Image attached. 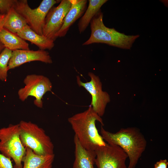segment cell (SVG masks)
<instances>
[{"mask_svg":"<svg viewBox=\"0 0 168 168\" xmlns=\"http://www.w3.org/2000/svg\"><path fill=\"white\" fill-rule=\"evenodd\" d=\"M100 133L108 144L117 145L126 152L129 161L127 168H135L147 145V141L140 130L136 127H128L113 133L106 130L101 126Z\"/></svg>","mask_w":168,"mask_h":168,"instance_id":"6da1fadb","label":"cell"},{"mask_svg":"<svg viewBox=\"0 0 168 168\" xmlns=\"http://www.w3.org/2000/svg\"><path fill=\"white\" fill-rule=\"evenodd\" d=\"M68 121L79 142L86 149L95 151L98 147L107 144L99 133L96 125L97 121L104 126L103 120L91 106L69 117Z\"/></svg>","mask_w":168,"mask_h":168,"instance_id":"7a4b0ae2","label":"cell"},{"mask_svg":"<svg viewBox=\"0 0 168 168\" xmlns=\"http://www.w3.org/2000/svg\"><path fill=\"white\" fill-rule=\"evenodd\" d=\"M103 15L100 10L91 21V34L89 39L82 45L101 43L119 48L130 49L140 35H127L114 28L106 27L103 22Z\"/></svg>","mask_w":168,"mask_h":168,"instance_id":"3957f363","label":"cell"},{"mask_svg":"<svg viewBox=\"0 0 168 168\" xmlns=\"http://www.w3.org/2000/svg\"><path fill=\"white\" fill-rule=\"evenodd\" d=\"M20 138L23 145L40 155L54 153V145L45 131L30 121H21L19 124Z\"/></svg>","mask_w":168,"mask_h":168,"instance_id":"277c9868","label":"cell"},{"mask_svg":"<svg viewBox=\"0 0 168 168\" xmlns=\"http://www.w3.org/2000/svg\"><path fill=\"white\" fill-rule=\"evenodd\" d=\"M0 152L13 160L14 168H22L26 148L20 139L19 124L0 128Z\"/></svg>","mask_w":168,"mask_h":168,"instance_id":"5b68a950","label":"cell"},{"mask_svg":"<svg viewBox=\"0 0 168 168\" xmlns=\"http://www.w3.org/2000/svg\"><path fill=\"white\" fill-rule=\"evenodd\" d=\"M60 0H43L35 9L31 8L27 0H16L13 8L26 21L27 25L38 34L43 35V28L46 16L54 5Z\"/></svg>","mask_w":168,"mask_h":168,"instance_id":"8992f818","label":"cell"},{"mask_svg":"<svg viewBox=\"0 0 168 168\" xmlns=\"http://www.w3.org/2000/svg\"><path fill=\"white\" fill-rule=\"evenodd\" d=\"M23 82L25 86L20 89L18 92L19 99L24 101L29 96L34 97L35 98L34 104L42 108L43 96L52 89V85L49 79L43 75L30 74L26 77Z\"/></svg>","mask_w":168,"mask_h":168,"instance_id":"52a82bcc","label":"cell"},{"mask_svg":"<svg viewBox=\"0 0 168 168\" xmlns=\"http://www.w3.org/2000/svg\"><path fill=\"white\" fill-rule=\"evenodd\" d=\"M91 80L82 82L79 76H77V82L79 86L84 88L91 96V105L93 109L101 117L105 114L107 104L110 102L109 94L102 89V84L99 77L92 72H89Z\"/></svg>","mask_w":168,"mask_h":168,"instance_id":"ba28073f","label":"cell"},{"mask_svg":"<svg viewBox=\"0 0 168 168\" xmlns=\"http://www.w3.org/2000/svg\"><path fill=\"white\" fill-rule=\"evenodd\" d=\"M95 151V164L97 168H128L125 164L128 155L119 146L107 143Z\"/></svg>","mask_w":168,"mask_h":168,"instance_id":"9c48e42d","label":"cell"},{"mask_svg":"<svg viewBox=\"0 0 168 168\" xmlns=\"http://www.w3.org/2000/svg\"><path fill=\"white\" fill-rule=\"evenodd\" d=\"M71 6V0H62L57 7L53 6L48 13L43 28V35L54 41L64 18Z\"/></svg>","mask_w":168,"mask_h":168,"instance_id":"30bf717a","label":"cell"},{"mask_svg":"<svg viewBox=\"0 0 168 168\" xmlns=\"http://www.w3.org/2000/svg\"><path fill=\"white\" fill-rule=\"evenodd\" d=\"M34 61L49 64L52 63L49 53L45 50L18 49L12 51L8 63V69H13L26 63Z\"/></svg>","mask_w":168,"mask_h":168,"instance_id":"8fae6325","label":"cell"},{"mask_svg":"<svg viewBox=\"0 0 168 168\" xmlns=\"http://www.w3.org/2000/svg\"><path fill=\"white\" fill-rule=\"evenodd\" d=\"M71 7L64 18L62 26L56 35L57 38L64 36L70 27L86 10L87 0H71Z\"/></svg>","mask_w":168,"mask_h":168,"instance_id":"7c38bea8","label":"cell"},{"mask_svg":"<svg viewBox=\"0 0 168 168\" xmlns=\"http://www.w3.org/2000/svg\"><path fill=\"white\" fill-rule=\"evenodd\" d=\"M74 142L75 159L72 168H94L96 157L95 151L85 148L75 135Z\"/></svg>","mask_w":168,"mask_h":168,"instance_id":"4fadbf2b","label":"cell"},{"mask_svg":"<svg viewBox=\"0 0 168 168\" xmlns=\"http://www.w3.org/2000/svg\"><path fill=\"white\" fill-rule=\"evenodd\" d=\"M26 148L22 168H52L55 157L54 154L40 155L36 154L29 148Z\"/></svg>","mask_w":168,"mask_h":168,"instance_id":"5bb4252c","label":"cell"},{"mask_svg":"<svg viewBox=\"0 0 168 168\" xmlns=\"http://www.w3.org/2000/svg\"><path fill=\"white\" fill-rule=\"evenodd\" d=\"M17 34L24 40L35 44L40 49L50 50L54 46V40L38 34L27 25Z\"/></svg>","mask_w":168,"mask_h":168,"instance_id":"9a60e30c","label":"cell"},{"mask_svg":"<svg viewBox=\"0 0 168 168\" xmlns=\"http://www.w3.org/2000/svg\"><path fill=\"white\" fill-rule=\"evenodd\" d=\"M0 40L5 48L13 51L16 50H29V44L17 34L3 28L0 32Z\"/></svg>","mask_w":168,"mask_h":168,"instance_id":"2e32d148","label":"cell"},{"mask_svg":"<svg viewBox=\"0 0 168 168\" xmlns=\"http://www.w3.org/2000/svg\"><path fill=\"white\" fill-rule=\"evenodd\" d=\"M107 1V0H89V3L87 8L78 24L80 33L85 31L93 17L100 10L102 6Z\"/></svg>","mask_w":168,"mask_h":168,"instance_id":"e0dca14e","label":"cell"},{"mask_svg":"<svg viewBox=\"0 0 168 168\" xmlns=\"http://www.w3.org/2000/svg\"><path fill=\"white\" fill-rule=\"evenodd\" d=\"M7 14V18L4 28L10 31L17 34L27 25L23 17L19 14L13 7Z\"/></svg>","mask_w":168,"mask_h":168,"instance_id":"ac0fdd59","label":"cell"},{"mask_svg":"<svg viewBox=\"0 0 168 168\" xmlns=\"http://www.w3.org/2000/svg\"><path fill=\"white\" fill-rule=\"evenodd\" d=\"M12 51L5 48L0 54V79L3 82L7 81L8 64Z\"/></svg>","mask_w":168,"mask_h":168,"instance_id":"d6986e66","label":"cell"},{"mask_svg":"<svg viewBox=\"0 0 168 168\" xmlns=\"http://www.w3.org/2000/svg\"><path fill=\"white\" fill-rule=\"evenodd\" d=\"M16 0H0L1 14H7L13 7Z\"/></svg>","mask_w":168,"mask_h":168,"instance_id":"ffe728a7","label":"cell"},{"mask_svg":"<svg viewBox=\"0 0 168 168\" xmlns=\"http://www.w3.org/2000/svg\"><path fill=\"white\" fill-rule=\"evenodd\" d=\"M0 168H13L11 159L0 153Z\"/></svg>","mask_w":168,"mask_h":168,"instance_id":"44dd1931","label":"cell"},{"mask_svg":"<svg viewBox=\"0 0 168 168\" xmlns=\"http://www.w3.org/2000/svg\"><path fill=\"white\" fill-rule=\"evenodd\" d=\"M168 162L166 159L160 160L154 165V168H167Z\"/></svg>","mask_w":168,"mask_h":168,"instance_id":"7402d4cb","label":"cell"},{"mask_svg":"<svg viewBox=\"0 0 168 168\" xmlns=\"http://www.w3.org/2000/svg\"><path fill=\"white\" fill-rule=\"evenodd\" d=\"M7 18V14H0V32L4 28Z\"/></svg>","mask_w":168,"mask_h":168,"instance_id":"603a6c76","label":"cell"},{"mask_svg":"<svg viewBox=\"0 0 168 168\" xmlns=\"http://www.w3.org/2000/svg\"><path fill=\"white\" fill-rule=\"evenodd\" d=\"M5 47L0 40V54L5 49Z\"/></svg>","mask_w":168,"mask_h":168,"instance_id":"cb8c5ba5","label":"cell"},{"mask_svg":"<svg viewBox=\"0 0 168 168\" xmlns=\"http://www.w3.org/2000/svg\"><path fill=\"white\" fill-rule=\"evenodd\" d=\"M1 14V13H0V14Z\"/></svg>","mask_w":168,"mask_h":168,"instance_id":"d4e9b609","label":"cell"}]
</instances>
